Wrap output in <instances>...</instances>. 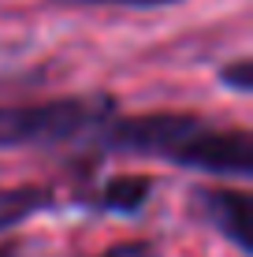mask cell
Returning a JSON list of instances; mask_svg holds the SVG:
<instances>
[{"label":"cell","mask_w":253,"mask_h":257,"mask_svg":"<svg viewBox=\"0 0 253 257\" xmlns=\"http://www.w3.org/2000/svg\"><path fill=\"white\" fill-rule=\"evenodd\" d=\"M101 149L127 157H164L179 168H197L212 175L249 179L253 138L246 127L212 123L190 112H145V116H112L97 131Z\"/></svg>","instance_id":"obj_1"},{"label":"cell","mask_w":253,"mask_h":257,"mask_svg":"<svg viewBox=\"0 0 253 257\" xmlns=\"http://www.w3.org/2000/svg\"><path fill=\"white\" fill-rule=\"evenodd\" d=\"M116 116L108 93H67L30 104H0V149L56 146L93 135Z\"/></svg>","instance_id":"obj_2"},{"label":"cell","mask_w":253,"mask_h":257,"mask_svg":"<svg viewBox=\"0 0 253 257\" xmlns=\"http://www.w3.org/2000/svg\"><path fill=\"white\" fill-rule=\"evenodd\" d=\"M190 205L197 209V216L205 224H212L216 231L227 238L231 246H238L242 253H253L249 238V194L246 190H227V187H197Z\"/></svg>","instance_id":"obj_3"},{"label":"cell","mask_w":253,"mask_h":257,"mask_svg":"<svg viewBox=\"0 0 253 257\" xmlns=\"http://www.w3.org/2000/svg\"><path fill=\"white\" fill-rule=\"evenodd\" d=\"M149 194H153L149 175H112L104 187L86 194L82 205H90L97 212H123V216H134V212H142V205L149 201Z\"/></svg>","instance_id":"obj_4"},{"label":"cell","mask_w":253,"mask_h":257,"mask_svg":"<svg viewBox=\"0 0 253 257\" xmlns=\"http://www.w3.org/2000/svg\"><path fill=\"white\" fill-rule=\"evenodd\" d=\"M52 205V190L38 183H23V187H0V235L12 227L26 224L30 216L45 212Z\"/></svg>","instance_id":"obj_5"},{"label":"cell","mask_w":253,"mask_h":257,"mask_svg":"<svg viewBox=\"0 0 253 257\" xmlns=\"http://www.w3.org/2000/svg\"><path fill=\"white\" fill-rule=\"evenodd\" d=\"M220 82L231 86L234 93H249L253 90V64L249 60H234V64L220 67Z\"/></svg>","instance_id":"obj_6"},{"label":"cell","mask_w":253,"mask_h":257,"mask_svg":"<svg viewBox=\"0 0 253 257\" xmlns=\"http://www.w3.org/2000/svg\"><path fill=\"white\" fill-rule=\"evenodd\" d=\"M97 257H156V246L149 238H130V242H116L108 250H101Z\"/></svg>","instance_id":"obj_7"},{"label":"cell","mask_w":253,"mask_h":257,"mask_svg":"<svg viewBox=\"0 0 253 257\" xmlns=\"http://www.w3.org/2000/svg\"><path fill=\"white\" fill-rule=\"evenodd\" d=\"M71 4H116V8H164L179 0H71Z\"/></svg>","instance_id":"obj_8"},{"label":"cell","mask_w":253,"mask_h":257,"mask_svg":"<svg viewBox=\"0 0 253 257\" xmlns=\"http://www.w3.org/2000/svg\"><path fill=\"white\" fill-rule=\"evenodd\" d=\"M0 257H15V246L12 242H0Z\"/></svg>","instance_id":"obj_9"}]
</instances>
